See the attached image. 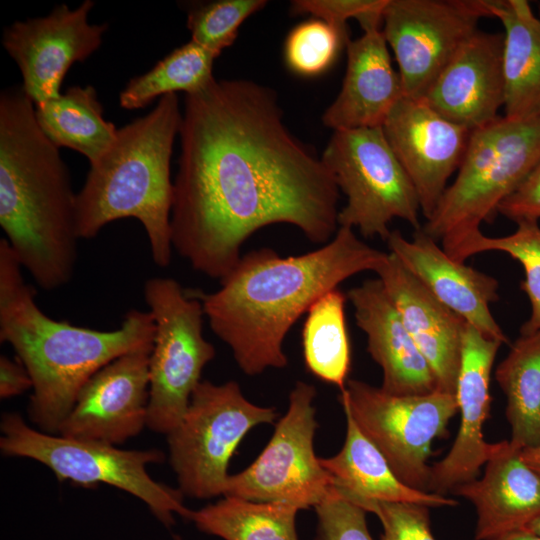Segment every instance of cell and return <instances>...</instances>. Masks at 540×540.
<instances>
[{
    "mask_svg": "<svg viewBox=\"0 0 540 540\" xmlns=\"http://www.w3.org/2000/svg\"><path fill=\"white\" fill-rule=\"evenodd\" d=\"M525 529L540 537V515L530 521L525 527Z\"/></svg>",
    "mask_w": 540,
    "mask_h": 540,
    "instance_id": "obj_41",
    "label": "cell"
},
{
    "mask_svg": "<svg viewBox=\"0 0 540 540\" xmlns=\"http://www.w3.org/2000/svg\"><path fill=\"white\" fill-rule=\"evenodd\" d=\"M346 416V438L339 453L320 458L335 489L347 500L409 502L428 507L455 506L445 495L412 488L394 473L381 451L361 432L351 415Z\"/></svg>",
    "mask_w": 540,
    "mask_h": 540,
    "instance_id": "obj_24",
    "label": "cell"
},
{
    "mask_svg": "<svg viewBox=\"0 0 540 540\" xmlns=\"http://www.w3.org/2000/svg\"><path fill=\"white\" fill-rule=\"evenodd\" d=\"M495 378L507 400L510 443L519 449L540 445V330L520 334Z\"/></svg>",
    "mask_w": 540,
    "mask_h": 540,
    "instance_id": "obj_27",
    "label": "cell"
},
{
    "mask_svg": "<svg viewBox=\"0 0 540 540\" xmlns=\"http://www.w3.org/2000/svg\"><path fill=\"white\" fill-rule=\"evenodd\" d=\"M388 0H296L293 14H310L337 28L347 30V20L358 21L363 32L382 29L383 12Z\"/></svg>",
    "mask_w": 540,
    "mask_h": 540,
    "instance_id": "obj_35",
    "label": "cell"
},
{
    "mask_svg": "<svg viewBox=\"0 0 540 540\" xmlns=\"http://www.w3.org/2000/svg\"><path fill=\"white\" fill-rule=\"evenodd\" d=\"M488 251H500L517 260L523 267L525 278L521 289L526 293L531 313L521 326L520 334L540 330V225L534 220L516 222V229L509 235L491 237L482 231L465 244L458 262Z\"/></svg>",
    "mask_w": 540,
    "mask_h": 540,
    "instance_id": "obj_31",
    "label": "cell"
},
{
    "mask_svg": "<svg viewBox=\"0 0 540 540\" xmlns=\"http://www.w3.org/2000/svg\"><path fill=\"white\" fill-rule=\"evenodd\" d=\"M503 28L504 116L540 117V19L526 0H488Z\"/></svg>",
    "mask_w": 540,
    "mask_h": 540,
    "instance_id": "obj_25",
    "label": "cell"
},
{
    "mask_svg": "<svg viewBox=\"0 0 540 540\" xmlns=\"http://www.w3.org/2000/svg\"><path fill=\"white\" fill-rule=\"evenodd\" d=\"M492 17L488 0H388L382 33L405 97L422 99L460 46Z\"/></svg>",
    "mask_w": 540,
    "mask_h": 540,
    "instance_id": "obj_13",
    "label": "cell"
},
{
    "mask_svg": "<svg viewBox=\"0 0 540 540\" xmlns=\"http://www.w3.org/2000/svg\"><path fill=\"white\" fill-rule=\"evenodd\" d=\"M540 163V117L515 120L499 116L471 130L454 181L421 227L458 261L463 247L483 222H491L501 203Z\"/></svg>",
    "mask_w": 540,
    "mask_h": 540,
    "instance_id": "obj_6",
    "label": "cell"
},
{
    "mask_svg": "<svg viewBox=\"0 0 540 540\" xmlns=\"http://www.w3.org/2000/svg\"><path fill=\"white\" fill-rule=\"evenodd\" d=\"M345 301L346 296L338 289L321 296L308 310L302 331L308 371L340 390L345 387L351 363Z\"/></svg>",
    "mask_w": 540,
    "mask_h": 540,
    "instance_id": "obj_29",
    "label": "cell"
},
{
    "mask_svg": "<svg viewBox=\"0 0 540 540\" xmlns=\"http://www.w3.org/2000/svg\"><path fill=\"white\" fill-rule=\"evenodd\" d=\"M321 160L346 196L339 226L357 228L365 238L384 241L396 218L415 230L422 227L417 193L382 127L333 131Z\"/></svg>",
    "mask_w": 540,
    "mask_h": 540,
    "instance_id": "obj_10",
    "label": "cell"
},
{
    "mask_svg": "<svg viewBox=\"0 0 540 540\" xmlns=\"http://www.w3.org/2000/svg\"><path fill=\"white\" fill-rule=\"evenodd\" d=\"M266 4L265 0H218L197 4L187 11L191 40L219 56L234 43L240 25Z\"/></svg>",
    "mask_w": 540,
    "mask_h": 540,
    "instance_id": "obj_33",
    "label": "cell"
},
{
    "mask_svg": "<svg viewBox=\"0 0 540 540\" xmlns=\"http://www.w3.org/2000/svg\"><path fill=\"white\" fill-rule=\"evenodd\" d=\"M347 30L312 18L294 27L286 38L287 66L302 76H317L328 70L347 45Z\"/></svg>",
    "mask_w": 540,
    "mask_h": 540,
    "instance_id": "obj_32",
    "label": "cell"
},
{
    "mask_svg": "<svg viewBox=\"0 0 540 540\" xmlns=\"http://www.w3.org/2000/svg\"><path fill=\"white\" fill-rule=\"evenodd\" d=\"M387 255L339 226L328 243L302 255L281 257L267 247L241 255L218 290L194 293L211 330L255 376L287 366L284 339L321 296L355 274L376 273Z\"/></svg>",
    "mask_w": 540,
    "mask_h": 540,
    "instance_id": "obj_2",
    "label": "cell"
},
{
    "mask_svg": "<svg viewBox=\"0 0 540 540\" xmlns=\"http://www.w3.org/2000/svg\"><path fill=\"white\" fill-rule=\"evenodd\" d=\"M152 346L127 352L99 369L80 390L58 434L112 445L138 435L147 426Z\"/></svg>",
    "mask_w": 540,
    "mask_h": 540,
    "instance_id": "obj_16",
    "label": "cell"
},
{
    "mask_svg": "<svg viewBox=\"0 0 540 540\" xmlns=\"http://www.w3.org/2000/svg\"><path fill=\"white\" fill-rule=\"evenodd\" d=\"M0 430L4 455L38 461L53 471L59 481L86 487L103 483L121 489L144 502L166 526L173 525L177 515L186 519L190 516L182 492L148 474V465L165 459L158 449L126 450L105 442L45 433L17 413L3 414Z\"/></svg>",
    "mask_w": 540,
    "mask_h": 540,
    "instance_id": "obj_7",
    "label": "cell"
},
{
    "mask_svg": "<svg viewBox=\"0 0 540 540\" xmlns=\"http://www.w3.org/2000/svg\"><path fill=\"white\" fill-rule=\"evenodd\" d=\"M22 266L0 239V341L8 343L28 370L32 394L27 407L36 429L58 434L85 383L115 358L153 345L149 311H128L114 330H96L57 321L35 301Z\"/></svg>",
    "mask_w": 540,
    "mask_h": 540,
    "instance_id": "obj_4",
    "label": "cell"
},
{
    "mask_svg": "<svg viewBox=\"0 0 540 540\" xmlns=\"http://www.w3.org/2000/svg\"><path fill=\"white\" fill-rule=\"evenodd\" d=\"M181 119L177 94H167L149 113L118 128L113 144L90 164L76 194L80 239L95 238L113 221L135 218L146 232L154 263L170 264V162Z\"/></svg>",
    "mask_w": 540,
    "mask_h": 540,
    "instance_id": "obj_5",
    "label": "cell"
},
{
    "mask_svg": "<svg viewBox=\"0 0 540 540\" xmlns=\"http://www.w3.org/2000/svg\"><path fill=\"white\" fill-rule=\"evenodd\" d=\"M174 540H182V538L179 535H175Z\"/></svg>",
    "mask_w": 540,
    "mask_h": 540,
    "instance_id": "obj_43",
    "label": "cell"
},
{
    "mask_svg": "<svg viewBox=\"0 0 540 540\" xmlns=\"http://www.w3.org/2000/svg\"><path fill=\"white\" fill-rule=\"evenodd\" d=\"M144 298L155 325L149 360L147 427L168 435L181 421L215 347L203 336L204 310L175 279L152 277Z\"/></svg>",
    "mask_w": 540,
    "mask_h": 540,
    "instance_id": "obj_8",
    "label": "cell"
},
{
    "mask_svg": "<svg viewBox=\"0 0 540 540\" xmlns=\"http://www.w3.org/2000/svg\"><path fill=\"white\" fill-rule=\"evenodd\" d=\"M314 508L316 540H373L366 522L367 512L343 497L335 487Z\"/></svg>",
    "mask_w": 540,
    "mask_h": 540,
    "instance_id": "obj_36",
    "label": "cell"
},
{
    "mask_svg": "<svg viewBox=\"0 0 540 540\" xmlns=\"http://www.w3.org/2000/svg\"><path fill=\"white\" fill-rule=\"evenodd\" d=\"M501 345L466 323L455 391L460 425L447 455L431 466L429 492L445 495L475 480L496 447L484 440L483 424L490 409L491 372Z\"/></svg>",
    "mask_w": 540,
    "mask_h": 540,
    "instance_id": "obj_17",
    "label": "cell"
},
{
    "mask_svg": "<svg viewBox=\"0 0 540 540\" xmlns=\"http://www.w3.org/2000/svg\"><path fill=\"white\" fill-rule=\"evenodd\" d=\"M381 127L427 220L462 162L471 131L444 118L422 99L405 96Z\"/></svg>",
    "mask_w": 540,
    "mask_h": 540,
    "instance_id": "obj_15",
    "label": "cell"
},
{
    "mask_svg": "<svg viewBox=\"0 0 540 540\" xmlns=\"http://www.w3.org/2000/svg\"><path fill=\"white\" fill-rule=\"evenodd\" d=\"M367 351L382 369L381 389L392 395H424L438 390L434 373L408 333L381 281L369 279L347 293Z\"/></svg>",
    "mask_w": 540,
    "mask_h": 540,
    "instance_id": "obj_21",
    "label": "cell"
},
{
    "mask_svg": "<svg viewBox=\"0 0 540 540\" xmlns=\"http://www.w3.org/2000/svg\"><path fill=\"white\" fill-rule=\"evenodd\" d=\"M352 503L375 514L383 528L380 540H435L428 506L409 502L358 500Z\"/></svg>",
    "mask_w": 540,
    "mask_h": 540,
    "instance_id": "obj_34",
    "label": "cell"
},
{
    "mask_svg": "<svg viewBox=\"0 0 540 540\" xmlns=\"http://www.w3.org/2000/svg\"><path fill=\"white\" fill-rule=\"evenodd\" d=\"M95 3L84 0L71 9L60 4L46 16L18 20L3 29L1 43L17 64L22 87L35 105L61 94L63 79L102 44L108 24H91Z\"/></svg>",
    "mask_w": 540,
    "mask_h": 540,
    "instance_id": "obj_14",
    "label": "cell"
},
{
    "mask_svg": "<svg viewBox=\"0 0 540 540\" xmlns=\"http://www.w3.org/2000/svg\"><path fill=\"white\" fill-rule=\"evenodd\" d=\"M453 492L475 507V540H492L523 529L540 515V475L509 440L496 443L480 479Z\"/></svg>",
    "mask_w": 540,
    "mask_h": 540,
    "instance_id": "obj_23",
    "label": "cell"
},
{
    "mask_svg": "<svg viewBox=\"0 0 540 540\" xmlns=\"http://www.w3.org/2000/svg\"><path fill=\"white\" fill-rule=\"evenodd\" d=\"M524 462L540 475V445L521 449Z\"/></svg>",
    "mask_w": 540,
    "mask_h": 540,
    "instance_id": "obj_39",
    "label": "cell"
},
{
    "mask_svg": "<svg viewBox=\"0 0 540 540\" xmlns=\"http://www.w3.org/2000/svg\"><path fill=\"white\" fill-rule=\"evenodd\" d=\"M376 274L430 365L438 390L455 394L465 320L442 304L394 254L388 252Z\"/></svg>",
    "mask_w": 540,
    "mask_h": 540,
    "instance_id": "obj_20",
    "label": "cell"
},
{
    "mask_svg": "<svg viewBox=\"0 0 540 540\" xmlns=\"http://www.w3.org/2000/svg\"><path fill=\"white\" fill-rule=\"evenodd\" d=\"M498 213L514 221L540 220V163L518 189L499 206Z\"/></svg>",
    "mask_w": 540,
    "mask_h": 540,
    "instance_id": "obj_37",
    "label": "cell"
},
{
    "mask_svg": "<svg viewBox=\"0 0 540 540\" xmlns=\"http://www.w3.org/2000/svg\"><path fill=\"white\" fill-rule=\"evenodd\" d=\"M347 66L336 99L322 116L333 131L381 127L404 96L382 29L364 31L346 45Z\"/></svg>",
    "mask_w": 540,
    "mask_h": 540,
    "instance_id": "obj_22",
    "label": "cell"
},
{
    "mask_svg": "<svg viewBox=\"0 0 540 540\" xmlns=\"http://www.w3.org/2000/svg\"><path fill=\"white\" fill-rule=\"evenodd\" d=\"M96 89L71 86L54 99L35 105L37 123L58 148L65 147L96 162L113 144L118 128L107 121Z\"/></svg>",
    "mask_w": 540,
    "mask_h": 540,
    "instance_id": "obj_26",
    "label": "cell"
},
{
    "mask_svg": "<svg viewBox=\"0 0 540 540\" xmlns=\"http://www.w3.org/2000/svg\"><path fill=\"white\" fill-rule=\"evenodd\" d=\"M339 400L398 478L429 492L431 466L427 460L433 441L446 435L450 419L458 413L456 395L435 390L398 396L351 379L340 390Z\"/></svg>",
    "mask_w": 540,
    "mask_h": 540,
    "instance_id": "obj_11",
    "label": "cell"
},
{
    "mask_svg": "<svg viewBox=\"0 0 540 540\" xmlns=\"http://www.w3.org/2000/svg\"><path fill=\"white\" fill-rule=\"evenodd\" d=\"M537 6H538V17H539V19H540V2H538V5H537Z\"/></svg>",
    "mask_w": 540,
    "mask_h": 540,
    "instance_id": "obj_42",
    "label": "cell"
},
{
    "mask_svg": "<svg viewBox=\"0 0 540 540\" xmlns=\"http://www.w3.org/2000/svg\"><path fill=\"white\" fill-rule=\"evenodd\" d=\"M218 56L190 40L174 49L147 72L131 78L119 95L125 110L141 109L157 97L195 92L206 86L213 76Z\"/></svg>",
    "mask_w": 540,
    "mask_h": 540,
    "instance_id": "obj_30",
    "label": "cell"
},
{
    "mask_svg": "<svg viewBox=\"0 0 540 540\" xmlns=\"http://www.w3.org/2000/svg\"><path fill=\"white\" fill-rule=\"evenodd\" d=\"M316 389L303 381L289 395L286 414L257 459L230 475L223 496L257 502H288L301 509L315 507L334 486L314 452L317 429L313 400Z\"/></svg>",
    "mask_w": 540,
    "mask_h": 540,
    "instance_id": "obj_12",
    "label": "cell"
},
{
    "mask_svg": "<svg viewBox=\"0 0 540 540\" xmlns=\"http://www.w3.org/2000/svg\"><path fill=\"white\" fill-rule=\"evenodd\" d=\"M503 33L477 30L457 50L422 100L444 118L474 130L504 106Z\"/></svg>",
    "mask_w": 540,
    "mask_h": 540,
    "instance_id": "obj_18",
    "label": "cell"
},
{
    "mask_svg": "<svg viewBox=\"0 0 540 540\" xmlns=\"http://www.w3.org/2000/svg\"><path fill=\"white\" fill-rule=\"evenodd\" d=\"M386 242L389 252L442 304L485 336L508 343L490 311L499 298V283L494 277L450 258L421 228L412 239L393 230Z\"/></svg>",
    "mask_w": 540,
    "mask_h": 540,
    "instance_id": "obj_19",
    "label": "cell"
},
{
    "mask_svg": "<svg viewBox=\"0 0 540 540\" xmlns=\"http://www.w3.org/2000/svg\"><path fill=\"white\" fill-rule=\"evenodd\" d=\"M492 540H540V537L523 528L508 532Z\"/></svg>",
    "mask_w": 540,
    "mask_h": 540,
    "instance_id": "obj_40",
    "label": "cell"
},
{
    "mask_svg": "<svg viewBox=\"0 0 540 540\" xmlns=\"http://www.w3.org/2000/svg\"><path fill=\"white\" fill-rule=\"evenodd\" d=\"M179 135L171 243L195 271L223 279L243 243L271 224L317 244L336 234L340 190L286 127L272 89L214 78L185 95Z\"/></svg>",
    "mask_w": 540,
    "mask_h": 540,
    "instance_id": "obj_1",
    "label": "cell"
},
{
    "mask_svg": "<svg viewBox=\"0 0 540 540\" xmlns=\"http://www.w3.org/2000/svg\"><path fill=\"white\" fill-rule=\"evenodd\" d=\"M277 417L274 407L247 400L235 381H200L181 421L167 435L178 489L197 499L224 495L228 466L242 439Z\"/></svg>",
    "mask_w": 540,
    "mask_h": 540,
    "instance_id": "obj_9",
    "label": "cell"
},
{
    "mask_svg": "<svg viewBox=\"0 0 540 540\" xmlns=\"http://www.w3.org/2000/svg\"><path fill=\"white\" fill-rule=\"evenodd\" d=\"M32 387L31 376L23 363L18 358L13 360L6 355H1L0 398L8 399L18 396Z\"/></svg>",
    "mask_w": 540,
    "mask_h": 540,
    "instance_id": "obj_38",
    "label": "cell"
},
{
    "mask_svg": "<svg viewBox=\"0 0 540 540\" xmlns=\"http://www.w3.org/2000/svg\"><path fill=\"white\" fill-rule=\"evenodd\" d=\"M300 507L288 502H257L224 496L214 504L191 510L197 529L223 540H299L296 516Z\"/></svg>",
    "mask_w": 540,
    "mask_h": 540,
    "instance_id": "obj_28",
    "label": "cell"
},
{
    "mask_svg": "<svg viewBox=\"0 0 540 540\" xmlns=\"http://www.w3.org/2000/svg\"><path fill=\"white\" fill-rule=\"evenodd\" d=\"M70 172L40 129L22 85L0 93V226L23 269L45 290L73 278L78 260Z\"/></svg>",
    "mask_w": 540,
    "mask_h": 540,
    "instance_id": "obj_3",
    "label": "cell"
}]
</instances>
